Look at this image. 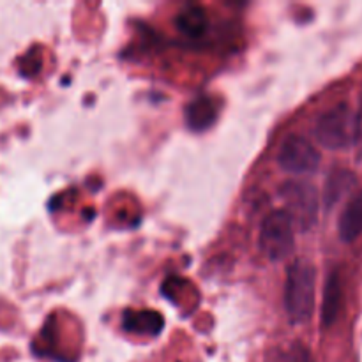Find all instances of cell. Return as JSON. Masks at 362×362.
<instances>
[{"mask_svg":"<svg viewBox=\"0 0 362 362\" xmlns=\"http://www.w3.org/2000/svg\"><path fill=\"white\" fill-rule=\"evenodd\" d=\"M317 269L308 260H296L288 267L285 285V308L290 322L300 325L310 320L315 308Z\"/></svg>","mask_w":362,"mask_h":362,"instance_id":"6da1fadb","label":"cell"},{"mask_svg":"<svg viewBox=\"0 0 362 362\" xmlns=\"http://www.w3.org/2000/svg\"><path fill=\"white\" fill-rule=\"evenodd\" d=\"M315 138L329 151H345L357 144V113L346 103L332 106L315 124Z\"/></svg>","mask_w":362,"mask_h":362,"instance_id":"7a4b0ae2","label":"cell"},{"mask_svg":"<svg viewBox=\"0 0 362 362\" xmlns=\"http://www.w3.org/2000/svg\"><path fill=\"white\" fill-rule=\"evenodd\" d=\"M285 209L283 211L292 219L293 226L303 232L313 228L320 212V194L311 182L304 180H288L279 189Z\"/></svg>","mask_w":362,"mask_h":362,"instance_id":"3957f363","label":"cell"},{"mask_svg":"<svg viewBox=\"0 0 362 362\" xmlns=\"http://www.w3.org/2000/svg\"><path fill=\"white\" fill-rule=\"evenodd\" d=\"M293 223L285 211H272L264 219L258 244L264 257L271 262H283L296 250Z\"/></svg>","mask_w":362,"mask_h":362,"instance_id":"277c9868","label":"cell"},{"mask_svg":"<svg viewBox=\"0 0 362 362\" xmlns=\"http://www.w3.org/2000/svg\"><path fill=\"white\" fill-rule=\"evenodd\" d=\"M278 165L286 173L308 175L317 172L320 166V152L308 138L300 134H290L285 138L278 152Z\"/></svg>","mask_w":362,"mask_h":362,"instance_id":"5b68a950","label":"cell"},{"mask_svg":"<svg viewBox=\"0 0 362 362\" xmlns=\"http://www.w3.org/2000/svg\"><path fill=\"white\" fill-rule=\"evenodd\" d=\"M343 308V283L338 271H332L327 276L324 288V303H322L320 322L322 327L329 329L336 324Z\"/></svg>","mask_w":362,"mask_h":362,"instance_id":"8992f818","label":"cell"},{"mask_svg":"<svg viewBox=\"0 0 362 362\" xmlns=\"http://www.w3.org/2000/svg\"><path fill=\"white\" fill-rule=\"evenodd\" d=\"M356 186H357L356 173L350 172V170L346 168L334 170V172L327 177V180H325L324 198H322V200H324L325 209L331 211L332 207H336L343 198L349 197V194L352 193Z\"/></svg>","mask_w":362,"mask_h":362,"instance_id":"52a82bcc","label":"cell"},{"mask_svg":"<svg viewBox=\"0 0 362 362\" xmlns=\"http://www.w3.org/2000/svg\"><path fill=\"white\" fill-rule=\"evenodd\" d=\"M338 232L343 243H354L362 235V191L352 194L346 202L339 216Z\"/></svg>","mask_w":362,"mask_h":362,"instance_id":"ba28073f","label":"cell"},{"mask_svg":"<svg viewBox=\"0 0 362 362\" xmlns=\"http://www.w3.org/2000/svg\"><path fill=\"white\" fill-rule=\"evenodd\" d=\"M218 117V108L214 105V99L211 98H194L184 110V119L189 129L205 131L216 122Z\"/></svg>","mask_w":362,"mask_h":362,"instance_id":"9c48e42d","label":"cell"},{"mask_svg":"<svg viewBox=\"0 0 362 362\" xmlns=\"http://www.w3.org/2000/svg\"><path fill=\"white\" fill-rule=\"evenodd\" d=\"M175 25L187 37H200V35L205 34V30L209 27L207 13H205V9L202 6L189 4V6H186L177 14Z\"/></svg>","mask_w":362,"mask_h":362,"instance_id":"30bf717a","label":"cell"},{"mask_svg":"<svg viewBox=\"0 0 362 362\" xmlns=\"http://www.w3.org/2000/svg\"><path fill=\"white\" fill-rule=\"evenodd\" d=\"M131 318H134V324L138 325L136 331L141 332V334H158L163 327V318L159 317L158 313H140V315H133ZM134 324H126L127 327Z\"/></svg>","mask_w":362,"mask_h":362,"instance_id":"8fae6325","label":"cell"},{"mask_svg":"<svg viewBox=\"0 0 362 362\" xmlns=\"http://www.w3.org/2000/svg\"><path fill=\"white\" fill-rule=\"evenodd\" d=\"M279 362H311V356L304 346L296 345L290 352H285Z\"/></svg>","mask_w":362,"mask_h":362,"instance_id":"7c38bea8","label":"cell"},{"mask_svg":"<svg viewBox=\"0 0 362 362\" xmlns=\"http://www.w3.org/2000/svg\"><path fill=\"white\" fill-rule=\"evenodd\" d=\"M357 145L362 147V106L357 112Z\"/></svg>","mask_w":362,"mask_h":362,"instance_id":"4fadbf2b","label":"cell"}]
</instances>
